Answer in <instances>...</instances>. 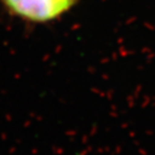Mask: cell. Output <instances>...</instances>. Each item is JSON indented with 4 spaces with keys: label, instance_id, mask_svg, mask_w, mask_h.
<instances>
[{
    "label": "cell",
    "instance_id": "6da1fadb",
    "mask_svg": "<svg viewBox=\"0 0 155 155\" xmlns=\"http://www.w3.org/2000/svg\"><path fill=\"white\" fill-rule=\"evenodd\" d=\"M10 12L34 23H46L71 9L77 0H2Z\"/></svg>",
    "mask_w": 155,
    "mask_h": 155
}]
</instances>
